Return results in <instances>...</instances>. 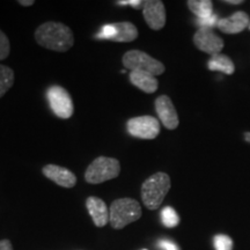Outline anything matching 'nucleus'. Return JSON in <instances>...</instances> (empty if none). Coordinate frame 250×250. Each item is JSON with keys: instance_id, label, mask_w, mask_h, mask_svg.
Returning a JSON list of instances; mask_svg holds the SVG:
<instances>
[{"instance_id": "nucleus-17", "label": "nucleus", "mask_w": 250, "mask_h": 250, "mask_svg": "<svg viewBox=\"0 0 250 250\" xmlns=\"http://www.w3.org/2000/svg\"><path fill=\"white\" fill-rule=\"evenodd\" d=\"M188 7L198 19H205L213 14V2L211 0H189Z\"/></svg>"}, {"instance_id": "nucleus-20", "label": "nucleus", "mask_w": 250, "mask_h": 250, "mask_svg": "<svg viewBox=\"0 0 250 250\" xmlns=\"http://www.w3.org/2000/svg\"><path fill=\"white\" fill-rule=\"evenodd\" d=\"M213 245L215 250H233V240L224 234L214 236Z\"/></svg>"}, {"instance_id": "nucleus-12", "label": "nucleus", "mask_w": 250, "mask_h": 250, "mask_svg": "<svg viewBox=\"0 0 250 250\" xmlns=\"http://www.w3.org/2000/svg\"><path fill=\"white\" fill-rule=\"evenodd\" d=\"M86 208L96 227H104L109 223V210L104 202L99 197H88Z\"/></svg>"}, {"instance_id": "nucleus-14", "label": "nucleus", "mask_w": 250, "mask_h": 250, "mask_svg": "<svg viewBox=\"0 0 250 250\" xmlns=\"http://www.w3.org/2000/svg\"><path fill=\"white\" fill-rule=\"evenodd\" d=\"M129 78L131 83L137 88L143 90V92L152 94L158 90L159 81L151 73L143 71H131Z\"/></svg>"}, {"instance_id": "nucleus-21", "label": "nucleus", "mask_w": 250, "mask_h": 250, "mask_svg": "<svg viewBox=\"0 0 250 250\" xmlns=\"http://www.w3.org/2000/svg\"><path fill=\"white\" fill-rule=\"evenodd\" d=\"M11 52V44H9L8 37L4 31L0 30V61H4L9 56Z\"/></svg>"}, {"instance_id": "nucleus-1", "label": "nucleus", "mask_w": 250, "mask_h": 250, "mask_svg": "<svg viewBox=\"0 0 250 250\" xmlns=\"http://www.w3.org/2000/svg\"><path fill=\"white\" fill-rule=\"evenodd\" d=\"M35 40L43 48L57 52L68 51L74 44V36L71 28L55 21H49L37 27Z\"/></svg>"}, {"instance_id": "nucleus-6", "label": "nucleus", "mask_w": 250, "mask_h": 250, "mask_svg": "<svg viewBox=\"0 0 250 250\" xmlns=\"http://www.w3.org/2000/svg\"><path fill=\"white\" fill-rule=\"evenodd\" d=\"M50 108L55 115L62 120H67L73 115L74 107L70 93L62 86H51L46 90Z\"/></svg>"}, {"instance_id": "nucleus-8", "label": "nucleus", "mask_w": 250, "mask_h": 250, "mask_svg": "<svg viewBox=\"0 0 250 250\" xmlns=\"http://www.w3.org/2000/svg\"><path fill=\"white\" fill-rule=\"evenodd\" d=\"M193 44L201 51L211 56L220 54L224 48V41L208 28H199L193 35Z\"/></svg>"}, {"instance_id": "nucleus-29", "label": "nucleus", "mask_w": 250, "mask_h": 250, "mask_svg": "<svg viewBox=\"0 0 250 250\" xmlns=\"http://www.w3.org/2000/svg\"><path fill=\"white\" fill-rule=\"evenodd\" d=\"M245 138H246L247 142H249V143H250V133H249V132L245 134Z\"/></svg>"}, {"instance_id": "nucleus-23", "label": "nucleus", "mask_w": 250, "mask_h": 250, "mask_svg": "<svg viewBox=\"0 0 250 250\" xmlns=\"http://www.w3.org/2000/svg\"><path fill=\"white\" fill-rule=\"evenodd\" d=\"M218 17L215 14H212L211 17L208 18H205V19H197L196 23L197 26H199L201 28H208V29H210L211 27L215 26V24H218Z\"/></svg>"}, {"instance_id": "nucleus-7", "label": "nucleus", "mask_w": 250, "mask_h": 250, "mask_svg": "<svg viewBox=\"0 0 250 250\" xmlns=\"http://www.w3.org/2000/svg\"><path fill=\"white\" fill-rule=\"evenodd\" d=\"M126 130L136 138L155 139L160 133V122L153 116L133 117L126 122Z\"/></svg>"}, {"instance_id": "nucleus-3", "label": "nucleus", "mask_w": 250, "mask_h": 250, "mask_svg": "<svg viewBox=\"0 0 250 250\" xmlns=\"http://www.w3.org/2000/svg\"><path fill=\"white\" fill-rule=\"evenodd\" d=\"M142 217L140 204L133 198H120L111 203L109 208V223L115 229H122Z\"/></svg>"}, {"instance_id": "nucleus-9", "label": "nucleus", "mask_w": 250, "mask_h": 250, "mask_svg": "<svg viewBox=\"0 0 250 250\" xmlns=\"http://www.w3.org/2000/svg\"><path fill=\"white\" fill-rule=\"evenodd\" d=\"M155 110L161 123L168 130L177 129L180 124L179 115L169 96L161 95L155 100Z\"/></svg>"}, {"instance_id": "nucleus-15", "label": "nucleus", "mask_w": 250, "mask_h": 250, "mask_svg": "<svg viewBox=\"0 0 250 250\" xmlns=\"http://www.w3.org/2000/svg\"><path fill=\"white\" fill-rule=\"evenodd\" d=\"M114 24L116 34L114 37H111L110 41L112 42L120 43H130L133 42L138 37V29L132 22L129 21H123V22H116Z\"/></svg>"}, {"instance_id": "nucleus-25", "label": "nucleus", "mask_w": 250, "mask_h": 250, "mask_svg": "<svg viewBox=\"0 0 250 250\" xmlns=\"http://www.w3.org/2000/svg\"><path fill=\"white\" fill-rule=\"evenodd\" d=\"M158 247L162 250H180L179 247L173 241H170V240H167V239H161L158 241Z\"/></svg>"}, {"instance_id": "nucleus-10", "label": "nucleus", "mask_w": 250, "mask_h": 250, "mask_svg": "<svg viewBox=\"0 0 250 250\" xmlns=\"http://www.w3.org/2000/svg\"><path fill=\"white\" fill-rule=\"evenodd\" d=\"M147 26L153 30H160L166 24V8L161 0H147L143 9Z\"/></svg>"}, {"instance_id": "nucleus-2", "label": "nucleus", "mask_w": 250, "mask_h": 250, "mask_svg": "<svg viewBox=\"0 0 250 250\" xmlns=\"http://www.w3.org/2000/svg\"><path fill=\"white\" fill-rule=\"evenodd\" d=\"M171 182L169 175L159 171L149 176L142 186V199L148 210H156L164 202L170 190Z\"/></svg>"}, {"instance_id": "nucleus-11", "label": "nucleus", "mask_w": 250, "mask_h": 250, "mask_svg": "<svg viewBox=\"0 0 250 250\" xmlns=\"http://www.w3.org/2000/svg\"><path fill=\"white\" fill-rule=\"evenodd\" d=\"M43 175L51 180L52 182L58 184L59 187L67 188L71 189L77 184V176L73 171H71L67 168L62 167L57 165H46L43 167Z\"/></svg>"}, {"instance_id": "nucleus-30", "label": "nucleus", "mask_w": 250, "mask_h": 250, "mask_svg": "<svg viewBox=\"0 0 250 250\" xmlns=\"http://www.w3.org/2000/svg\"><path fill=\"white\" fill-rule=\"evenodd\" d=\"M144 250H147V249H144Z\"/></svg>"}, {"instance_id": "nucleus-13", "label": "nucleus", "mask_w": 250, "mask_h": 250, "mask_svg": "<svg viewBox=\"0 0 250 250\" xmlns=\"http://www.w3.org/2000/svg\"><path fill=\"white\" fill-rule=\"evenodd\" d=\"M218 28L226 34H239L249 26V17L246 12H235L232 17L220 19Z\"/></svg>"}, {"instance_id": "nucleus-4", "label": "nucleus", "mask_w": 250, "mask_h": 250, "mask_svg": "<svg viewBox=\"0 0 250 250\" xmlns=\"http://www.w3.org/2000/svg\"><path fill=\"white\" fill-rule=\"evenodd\" d=\"M120 173L121 164L117 159L99 156L87 167L85 180L90 184H100L105 181L116 179Z\"/></svg>"}, {"instance_id": "nucleus-22", "label": "nucleus", "mask_w": 250, "mask_h": 250, "mask_svg": "<svg viewBox=\"0 0 250 250\" xmlns=\"http://www.w3.org/2000/svg\"><path fill=\"white\" fill-rule=\"evenodd\" d=\"M115 34H116V29H115L114 24L108 23V24H104V26L101 28V31H100V33L95 37H96V39H100V40H109V41H110L111 37L115 36Z\"/></svg>"}, {"instance_id": "nucleus-16", "label": "nucleus", "mask_w": 250, "mask_h": 250, "mask_svg": "<svg viewBox=\"0 0 250 250\" xmlns=\"http://www.w3.org/2000/svg\"><path fill=\"white\" fill-rule=\"evenodd\" d=\"M208 70L211 71H218V72H223L225 74H230L234 73L235 71V66H234V62H232L228 56L223 55V54H218L212 56L210 61L208 62Z\"/></svg>"}, {"instance_id": "nucleus-27", "label": "nucleus", "mask_w": 250, "mask_h": 250, "mask_svg": "<svg viewBox=\"0 0 250 250\" xmlns=\"http://www.w3.org/2000/svg\"><path fill=\"white\" fill-rule=\"evenodd\" d=\"M18 2L22 6H31V5L35 4V1H34V0H19Z\"/></svg>"}, {"instance_id": "nucleus-19", "label": "nucleus", "mask_w": 250, "mask_h": 250, "mask_svg": "<svg viewBox=\"0 0 250 250\" xmlns=\"http://www.w3.org/2000/svg\"><path fill=\"white\" fill-rule=\"evenodd\" d=\"M161 220L162 224L168 228H174L180 224V217L170 206H166L161 211Z\"/></svg>"}, {"instance_id": "nucleus-26", "label": "nucleus", "mask_w": 250, "mask_h": 250, "mask_svg": "<svg viewBox=\"0 0 250 250\" xmlns=\"http://www.w3.org/2000/svg\"><path fill=\"white\" fill-rule=\"evenodd\" d=\"M0 250H13V246L9 240H1L0 241Z\"/></svg>"}, {"instance_id": "nucleus-28", "label": "nucleus", "mask_w": 250, "mask_h": 250, "mask_svg": "<svg viewBox=\"0 0 250 250\" xmlns=\"http://www.w3.org/2000/svg\"><path fill=\"white\" fill-rule=\"evenodd\" d=\"M224 2H226V4H229V5H240L242 4L243 0H225Z\"/></svg>"}, {"instance_id": "nucleus-18", "label": "nucleus", "mask_w": 250, "mask_h": 250, "mask_svg": "<svg viewBox=\"0 0 250 250\" xmlns=\"http://www.w3.org/2000/svg\"><path fill=\"white\" fill-rule=\"evenodd\" d=\"M14 71L11 67L0 64V99L14 85Z\"/></svg>"}, {"instance_id": "nucleus-24", "label": "nucleus", "mask_w": 250, "mask_h": 250, "mask_svg": "<svg viewBox=\"0 0 250 250\" xmlns=\"http://www.w3.org/2000/svg\"><path fill=\"white\" fill-rule=\"evenodd\" d=\"M145 2L144 0H118L117 5L120 6H131V7L136 9H144L145 7Z\"/></svg>"}, {"instance_id": "nucleus-5", "label": "nucleus", "mask_w": 250, "mask_h": 250, "mask_svg": "<svg viewBox=\"0 0 250 250\" xmlns=\"http://www.w3.org/2000/svg\"><path fill=\"white\" fill-rule=\"evenodd\" d=\"M123 65L131 71H143L153 76H161L165 72V65L158 59L151 57L146 52L140 50H130L123 56Z\"/></svg>"}]
</instances>
